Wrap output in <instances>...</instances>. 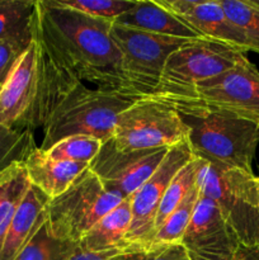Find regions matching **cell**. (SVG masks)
<instances>
[{
	"label": "cell",
	"mask_w": 259,
	"mask_h": 260,
	"mask_svg": "<svg viewBox=\"0 0 259 260\" xmlns=\"http://www.w3.org/2000/svg\"><path fill=\"white\" fill-rule=\"evenodd\" d=\"M201 165H202V160L195 156L173 178L161 202H160L156 218H155V231L165 222V220L169 217L170 213L177 208V206L184 200L188 192L195 187Z\"/></svg>",
	"instance_id": "obj_23"
},
{
	"label": "cell",
	"mask_w": 259,
	"mask_h": 260,
	"mask_svg": "<svg viewBox=\"0 0 259 260\" xmlns=\"http://www.w3.org/2000/svg\"><path fill=\"white\" fill-rule=\"evenodd\" d=\"M126 198L107 189L90 169H86L58 197L50 200L45 210L46 223L52 235L78 243L103 216Z\"/></svg>",
	"instance_id": "obj_6"
},
{
	"label": "cell",
	"mask_w": 259,
	"mask_h": 260,
	"mask_svg": "<svg viewBox=\"0 0 259 260\" xmlns=\"http://www.w3.org/2000/svg\"><path fill=\"white\" fill-rule=\"evenodd\" d=\"M29 187L30 182L23 162L0 172V250L10 222Z\"/></svg>",
	"instance_id": "obj_19"
},
{
	"label": "cell",
	"mask_w": 259,
	"mask_h": 260,
	"mask_svg": "<svg viewBox=\"0 0 259 260\" xmlns=\"http://www.w3.org/2000/svg\"><path fill=\"white\" fill-rule=\"evenodd\" d=\"M111 37L121 53V71L134 93L149 98L159 84L168 57L189 40L154 35L112 24Z\"/></svg>",
	"instance_id": "obj_9"
},
{
	"label": "cell",
	"mask_w": 259,
	"mask_h": 260,
	"mask_svg": "<svg viewBox=\"0 0 259 260\" xmlns=\"http://www.w3.org/2000/svg\"><path fill=\"white\" fill-rule=\"evenodd\" d=\"M103 142L89 136H70L62 139L46 150V154L53 160L85 162L90 164L98 155Z\"/></svg>",
	"instance_id": "obj_26"
},
{
	"label": "cell",
	"mask_w": 259,
	"mask_h": 260,
	"mask_svg": "<svg viewBox=\"0 0 259 260\" xmlns=\"http://www.w3.org/2000/svg\"><path fill=\"white\" fill-rule=\"evenodd\" d=\"M248 3L250 5H253V7L258 8V9H259V0H248Z\"/></svg>",
	"instance_id": "obj_32"
},
{
	"label": "cell",
	"mask_w": 259,
	"mask_h": 260,
	"mask_svg": "<svg viewBox=\"0 0 259 260\" xmlns=\"http://www.w3.org/2000/svg\"><path fill=\"white\" fill-rule=\"evenodd\" d=\"M58 3L90 17L114 20L131 9L135 0H58Z\"/></svg>",
	"instance_id": "obj_27"
},
{
	"label": "cell",
	"mask_w": 259,
	"mask_h": 260,
	"mask_svg": "<svg viewBox=\"0 0 259 260\" xmlns=\"http://www.w3.org/2000/svg\"><path fill=\"white\" fill-rule=\"evenodd\" d=\"M40 51L33 38L0 86V124L27 129L38 90Z\"/></svg>",
	"instance_id": "obj_13"
},
{
	"label": "cell",
	"mask_w": 259,
	"mask_h": 260,
	"mask_svg": "<svg viewBox=\"0 0 259 260\" xmlns=\"http://www.w3.org/2000/svg\"><path fill=\"white\" fill-rule=\"evenodd\" d=\"M50 198L30 184L24 200L10 222L5 235L0 260H14L23 246L30 240L38 229L45 223V210Z\"/></svg>",
	"instance_id": "obj_17"
},
{
	"label": "cell",
	"mask_w": 259,
	"mask_h": 260,
	"mask_svg": "<svg viewBox=\"0 0 259 260\" xmlns=\"http://www.w3.org/2000/svg\"><path fill=\"white\" fill-rule=\"evenodd\" d=\"M78 248V243L62 240L52 235L45 221L14 260H66Z\"/></svg>",
	"instance_id": "obj_21"
},
{
	"label": "cell",
	"mask_w": 259,
	"mask_h": 260,
	"mask_svg": "<svg viewBox=\"0 0 259 260\" xmlns=\"http://www.w3.org/2000/svg\"><path fill=\"white\" fill-rule=\"evenodd\" d=\"M231 22L243 32L249 51L259 53V9L248 0H220Z\"/></svg>",
	"instance_id": "obj_25"
},
{
	"label": "cell",
	"mask_w": 259,
	"mask_h": 260,
	"mask_svg": "<svg viewBox=\"0 0 259 260\" xmlns=\"http://www.w3.org/2000/svg\"><path fill=\"white\" fill-rule=\"evenodd\" d=\"M36 0H0V41L33 40Z\"/></svg>",
	"instance_id": "obj_20"
},
{
	"label": "cell",
	"mask_w": 259,
	"mask_h": 260,
	"mask_svg": "<svg viewBox=\"0 0 259 260\" xmlns=\"http://www.w3.org/2000/svg\"><path fill=\"white\" fill-rule=\"evenodd\" d=\"M256 190H258V202H259V177H256Z\"/></svg>",
	"instance_id": "obj_33"
},
{
	"label": "cell",
	"mask_w": 259,
	"mask_h": 260,
	"mask_svg": "<svg viewBox=\"0 0 259 260\" xmlns=\"http://www.w3.org/2000/svg\"><path fill=\"white\" fill-rule=\"evenodd\" d=\"M30 42L15 40L0 41V86L7 80L13 66L15 65L20 55L27 50Z\"/></svg>",
	"instance_id": "obj_29"
},
{
	"label": "cell",
	"mask_w": 259,
	"mask_h": 260,
	"mask_svg": "<svg viewBox=\"0 0 259 260\" xmlns=\"http://www.w3.org/2000/svg\"><path fill=\"white\" fill-rule=\"evenodd\" d=\"M188 131L174 107L149 96L135 102L119 114L113 141L122 151L163 149L187 141Z\"/></svg>",
	"instance_id": "obj_8"
},
{
	"label": "cell",
	"mask_w": 259,
	"mask_h": 260,
	"mask_svg": "<svg viewBox=\"0 0 259 260\" xmlns=\"http://www.w3.org/2000/svg\"><path fill=\"white\" fill-rule=\"evenodd\" d=\"M123 249H118V250H111V251H104V253H91V251L83 250V249L79 246L76 249L75 253L68 258L66 260H109L112 256L116 255L117 253H119Z\"/></svg>",
	"instance_id": "obj_30"
},
{
	"label": "cell",
	"mask_w": 259,
	"mask_h": 260,
	"mask_svg": "<svg viewBox=\"0 0 259 260\" xmlns=\"http://www.w3.org/2000/svg\"><path fill=\"white\" fill-rule=\"evenodd\" d=\"M180 244L188 260H234L240 246L217 206L201 193Z\"/></svg>",
	"instance_id": "obj_12"
},
{
	"label": "cell",
	"mask_w": 259,
	"mask_h": 260,
	"mask_svg": "<svg viewBox=\"0 0 259 260\" xmlns=\"http://www.w3.org/2000/svg\"><path fill=\"white\" fill-rule=\"evenodd\" d=\"M244 57L245 52L218 41H187L168 57L150 98L175 106L192 95L196 84L234 68Z\"/></svg>",
	"instance_id": "obj_5"
},
{
	"label": "cell",
	"mask_w": 259,
	"mask_h": 260,
	"mask_svg": "<svg viewBox=\"0 0 259 260\" xmlns=\"http://www.w3.org/2000/svg\"><path fill=\"white\" fill-rule=\"evenodd\" d=\"M37 147L33 131L0 124V172L18 162L24 164L30 152Z\"/></svg>",
	"instance_id": "obj_24"
},
{
	"label": "cell",
	"mask_w": 259,
	"mask_h": 260,
	"mask_svg": "<svg viewBox=\"0 0 259 260\" xmlns=\"http://www.w3.org/2000/svg\"><path fill=\"white\" fill-rule=\"evenodd\" d=\"M195 157L188 142L170 147L154 174L130 198L132 221L126 236L127 246H147L155 231L160 202L173 178Z\"/></svg>",
	"instance_id": "obj_10"
},
{
	"label": "cell",
	"mask_w": 259,
	"mask_h": 260,
	"mask_svg": "<svg viewBox=\"0 0 259 260\" xmlns=\"http://www.w3.org/2000/svg\"><path fill=\"white\" fill-rule=\"evenodd\" d=\"M180 116L189 129L187 142L196 157L253 173L251 164L259 144L258 124L221 111H192Z\"/></svg>",
	"instance_id": "obj_3"
},
{
	"label": "cell",
	"mask_w": 259,
	"mask_h": 260,
	"mask_svg": "<svg viewBox=\"0 0 259 260\" xmlns=\"http://www.w3.org/2000/svg\"><path fill=\"white\" fill-rule=\"evenodd\" d=\"M132 221L130 198L101 218L79 241L83 250L91 253L126 249V236Z\"/></svg>",
	"instance_id": "obj_18"
},
{
	"label": "cell",
	"mask_w": 259,
	"mask_h": 260,
	"mask_svg": "<svg viewBox=\"0 0 259 260\" xmlns=\"http://www.w3.org/2000/svg\"><path fill=\"white\" fill-rule=\"evenodd\" d=\"M30 184L50 200L62 194L89 168L85 162L53 160L40 147L33 150L24 161Z\"/></svg>",
	"instance_id": "obj_15"
},
{
	"label": "cell",
	"mask_w": 259,
	"mask_h": 260,
	"mask_svg": "<svg viewBox=\"0 0 259 260\" xmlns=\"http://www.w3.org/2000/svg\"><path fill=\"white\" fill-rule=\"evenodd\" d=\"M140 99L144 96L124 89L89 88L83 81H78L66 91L43 124L40 149L46 151L62 139L78 135L108 141L113 139L119 114Z\"/></svg>",
	"instance_id": "obj_2"
},
{
	"label": "cell",
	"mask_w": 259,
	"mask_h": 260,
	"mask_svg": "<svg viewBox=\"0 0 259 260\" xmlns=\"http://www.w3.org/2000/svg\"><path fill=\"white\" fill-rule=\"evenodd\" d=\"M172 107L180 114L228 112L259 126V70L244 57L234 68L196 84L189 98Z\"/></svg>",
	"instance_id": "obj_7"
},
{
	"label": "cell",
	"mask_w": 259,
	"mask_h": 260,
	"mask_svg": "<svg viewBox=\"0 0 259 260\" xmlns=\"http://www.w3.org/2000/svg\"><path fill=\"white\" fill-rule=\"evenodd\" d=\"M234 260H259V246H239Z\"/></svg>",
	"instance_id": "obj_31"
},
{
	"label": "cell",
	"mask_w": 259,
	"mask_h": 260,
	"mask_svg": "<svg viewBox=\"0 0 259 260\" xmlns=\"http://www.w3.org/2000/svg\"><path fill=\"white\" fill-rule=\"evenodd\" d=\"M169 149L122 151L111 139L103 142L89 169L107 189L121 193L127 200L154 174Z\"/></svg>",
	"instance_id": "obj_11"
},
{
	"label": "cell",
	"mask_w": 259,
	"mask_h": 260,
	"mask_svg": "<svg viewBox=\"0 0 259 260\" xmlns=\"http://www.w3.org/2000/svg\"><path fill=\"white\" fill-rule=\"evenodd\" d=\"M109 260H188L180 243L172 245L127 246Z\"/></svg>",
	"instance_id": "obj_28"
},
{
	"label": "cell",
	"mask_w": 259,
	"mask_h": 260,
	"mask_svg": "<svg viewBox=\"0 0 259 260\" xmlns=\"http://www.w3.org/2000/svg\"><path fill=\"white\" fill-rule=\"evenodd\" d=\"M198 198H200V189H198L197 182H196V185L188 192L184 200L170 213L165 222L155 231L147 246L172 245V244L180 243L190 220H192Z\"/></svg>",
	"instance_id": "obj_22"
},
{
	"label": "cell",
	"mask_w": 259,
	"mask_h": 260,
	"mask_svg": "<svg viewBox=\"0 0 259 260\" xmlns=\"http://www.w3.org/2000/svg\"><path fill=\"white\" fill-rule=\"evenodd\" d=\"M114 24L160 36L197 40L203 38L177 15L154 0H135L134 7L113 20Z\"/></svg>",
	"instance_id": "obj_16"
},
{
	"label": "cell",
	"mask_w": 259,
	"mask_h": 260,
	"mask_svg": "<svg viewBox=\"0 0 259 260\" xmlns=\"http://www.w3.org/2000/svg\"><path fill=\"white\" fill-rule=\"evenodd\" d=\"M157 3L201 37L226 43L245 53L249 51L243 32L226 15L220 0H159Z\"/></svg>",
	"instance_id": "obj_14"
},
{
	"label": "cell",
	"mask_w": 259,
	"mask_h": 260,
	"mask_svg": "<svg viewBox=\"0 0 259 260\" xmlns=\"http://www.w3.org/2000/svg\"><path fill=\"white\" fill-rule=\"evenodd\" d=\"M112 24L113 20L90 17L63 7L58 0H36L32 33L61 68L83 83L134 93L122 75Z\"/></svg>",
	"instance_id": "obj_1"
},
{
	"label": "cell",
	"mask_w": 259,
	"mask_h": 260,
	"mask_svg": "<svg viewBox=\"0 0 259 260\" xmlns=\"http://www.w3.org/2000/svg\"><path fill=\"white\" fill-rule=\"evenodd\" d=\"M197 187L203 197L217 206L240 245L259 246V202L253 173L202 160Z\"/></svg>",
	"instance_id": "obj_4"
}]
</instances>
